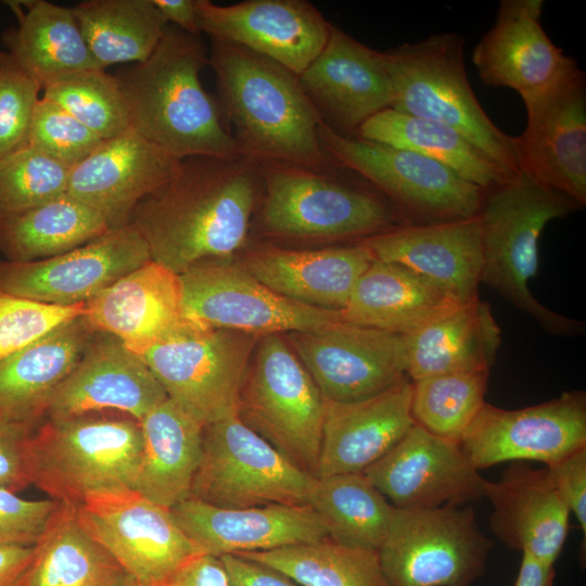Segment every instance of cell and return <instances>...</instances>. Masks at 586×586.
<instances>
[{"instance_id":"1","label":"cell","mask_w":586,"mask_h":586,"mask_svg":"<svg viewBox=\"0 0 586 586\" xmlns=\"http://www.w3.org/2000/svg\"><path fill=\"white\" fill-rule=\"evenodd\" d=\"M263 187L259 163L195 156L135 207L129 224L151 258L178 276L213 259H231L247 240Z\"/></svg>"},{"instance_id":"2","label":"cell","mask_w":586,"mask_h":586,"mask_svg":"<svg viewBox=\"0 0 586 586\" xmlns=\"http://www.w3.org/2000/svg\"><path fill=\"white\" fill-rule=\"evenodd\" d=\"M212 42L218 104L243 157L317 170L334 163L319 140L323 118L296 74L241 46Z\"/></svg>"},{"instance_id":"3","label":"cell","mask_w":586,"mask_h":586,"mask_svg":"<svg viewBox=\"0 0 586 586\" xmlns=\"http://www.w3.org/2000/svg\"><path fill=\"white\" fill-rule=\"evenodd\" d=\"M207 63L200 34L168 24L143 62L116 74L127 100L130 126L171 157H243L221 122V111L203 88Z\"/></svg>"},{"instance_id":"4","label":"cell","mask_w":586,"mask_h":586,"mask_svg":"<svg viewBox=\"0 0 586 586\" xmlns=\"http://www.w3.org/2000/svg\"><path fill=\"white\" fill-rule=\"evenodd\" d=\"M86 413L47 419L30 437L31 484L74 506L135 491L142 455L140 422Z\"/></svg>"},{"instance_id":"5","label":"cell","mask_w":586,"mask_h":586,"mask_svg":"<svg viewBox=\"0 0 586 586\" xmlns=\"http://www.w3.org/2000/svg\"><path fill=\"white\" fill-rule=\"evenodd\" d=\"M579 207L571 198L520 173L487 190L479 213L483 244L481 283L556 334L579 333L584 324L542 305L528 284L537 273L544 228L550 220Z\"/></svg>"},{"instance_id":"6","label":"cell","mask_w":586,"mask_h":586,"mask_svg":"<svg viewBox=\"0 0 586 586\" xmlns=\"http://www.w3.org/2000/svg\"><path fill=\"white\" fill-rule=\"evenodd\" d=\"M462 37L432 35L383 52L393 109L455 129L509 176L520 174L514 137L500 130L483 110L468 79Z\"/></svg>"},{"instance_id":"7","label":"cell","mask_w":586,"mask_h":586,"mask_svg":"<svg viewBox=\"0 0 586 586\" xmlns=\"http://www.w3.org/2000/svg\"><path fill=\"white\" fill-rule=\"evenodd\" d=\"M324 398L283 334L260 336L237 403L238 418L317 477Z\"/></svg>"},{"instance_id":"8","label":"cell","mask_w":586,"mask_h":586,"mask_svg":"<svg viewBox=\"0 0 586 586\" xmlns=\"http://www.w3.org/2000/svg\"><path fill=\"white\" fill-rule=\"evenodd\" d=\"M262 226L292 239L368 238L395 226L397 216L379 198L301 166L259 163Z\"/></svg>"},{"instance_id":"9","label":"cell","mask_w":586,"mask_h":586,"mask_svg":"<svg viewBox=\"0 0 586 586\" xmlns=\"http://www.w3.org/2000/svg\"><path fill=\"white\" fill-rule=\"evenodd\" d=\"M316 479L232 413L204 426L190 497L222 508L304 506Z\"/></svg>"},{"instance_id":"10","label":"cell","mask_w":586,"mask_h":586,"mask_svg":"<svg viewBox=\"0 0 586 586\" xmlns=\"http://www.w3.org/2000/svg\"><path fill=\"white\" fill-rule=\"evenodd\" d=\"M491 548L471 506L396 508L378 556L392 586H470Z\"/></svg>"},{"instance_id":"11","label":"cell","mask_w":586,"mask_h":586,"mask_svg":"<svg viewBox=\"0 0 586 586\" xmlns=\"http://www.w3.org/2000/svg\"><path fill=\"white\" fill-rule=\"evenodd\" d=\"M319 140L330 158L353 170L423 220L444 222L477 216L485 190L418 153L336 132L324 120Z\"/></svg>"},{"instance_id":"12","label":"cell","mask_w":586,"mask_h":586,"mask_svg":"<svg viewBox=\"0 0 586 586\" xmlns=\"http://www.w3.org/2000/svg\"><path fill=\"white\" fill-rule=\"evenodd\" d=\"M259 336L194 323L138 356L168 398L204 426L235 413Z\"/></svg>"},{"instance_id":"13","label":"cell","mask_w":586,"mask_h":586,"mask_svg":"<svg viewBox=\"0 0 586 586\" xmlns=\"http://www.w3.org/2000/svg\"><path fill=\"white\" fill-rule=\"evenodd\" d=\"M179 278L186 315L203 327L260 337L315 330L341 320L340 311L278 294L232 258L199 263Z\"/></svg>"},{"instance_id":"14","label":"cell","mask_w":586,"mask_h":586,"mask_svg":"<svg viewBox=\"0 0 586 586\" xmlns=\"http://www.w3.org/2000/svg\"><path fill=\"white\" fill-rule=\"evenodd\" d=\"M285 335L326 400L368 398L409 379L402 334L337 320Z\"/></svg>"},{"instance_id":"15","label":"cell","mask_w":586,"mask_h":586,"mask_svg":"<svg viewBox=\"0 0 586 586\" xmlns=\"http://www.w3.org/2000/svg\"><path fill=\"white\" fill-rule=\"evenodd\" d=\"M81 525L142 586H168L202 552L169 508L135 491L76 506Z\"/></svg>"},{"instance_id":"16","label":"cell","mask_w":586,"mask_h":586,"mask_svg":"<svg viewBox=\"0 0 586 586\" xmlns=\"http://www.w3.org/2000/svg\"><path fill=\"white\" fill-rule=\"evenodd\" d=\"M459 444L477 470L506 461L550 466L586 447L585 393L514 410L485 403Z\"/></svg>"},{"instance_id":"17","label":"cell","mask_w":586,"mask_h":586,"mask_svg":"<svg viewBox=\"0 0 586 586\" xmlns=\"http://www.w3.org/2000/svg\"><path fill=\"white\" fill-rule=\"evenodd\" d=\"M151 259L142 235L127 225L47 259L0 260V290L47 305L86 304Z\"/></svg>"},{"instance_id":"18","label":"cell","mask_w":586,"mask_h":586,"mask_svg":"<svg viewBox=\"0 0 586 586\" xmlns=\"http://www.w3.org/2000/svg\"><path fill=\"white\" fill-rule=\"evenodd\" d=\"M526 127L514 137L523 173L578 205L586 204V77L578 68L549 90L523 101Z\"/></svg>"},{"instance_id":"19","label":"cell","mask_w":586,"mask_h":586,"mask_svg":"<svg viewBox=\"0 0 586 586\" xmlns=\"http://www.w3.org/2000/svg\"><path fill=\"white\" fill-rule=\"evenodd\" d=\"M364 474L397 509L461 506L483 498V479L460 444L413 424Z\"/></svg>"},{"instance_id":"20","label":"cell","mask_w":586,"mask_h":586,"mask_svg":"<svg viewBox=\"0 0 586 586\" xmlns=\"http://www.w3.org/2000/svg\"><path fill=\"white\" fill-rule=\"evenodd\" d=\"M199 30L301 75L323 49L331 24L304 0H247L218 5L196 0Z\"/></svg>"},{"instance_id":"21","label":"cell","mask_w":586,"mask_h":586,"mask_svg":"<svg viewBox=\"0 0 586 586\" xmlns=\"http://www.w3.org/2000/svg\"><path fill=\"white\" fill-rule=\"evenodd\" d=\"M542 0H504L493 26L472 53L484 85L510 88L523 101L534 98L579 67L544 30Z\"/></svg>"},{"instance_id":"22","label":"cell","mask_w":586,"mask_h":586,"mask_svg":"<svg viewBox=\"0 0 586 586\" xmlns=\"http://www.w3.org/2000/svg\"><path fill=\"white\" fill-rule=\"evenodd\" d=\"M167 398L138 355L117 337L95 331L82 357L54 393L46 417L116 411L140 422Z\"/></svg>"},{"instance_id":"23","label":"cell","mask_w":586,"mask_h":586,"mask_svg":"<svg viewBox=\"0 0 586 586\" xmlns=\"http://www.w3.org/2000/svg\"><path fill=\"white\" fill-rule=\"evenodd\" d=\"M305 93L336 132L355 136L379 112L393 106L394 92L383 52L331 25L329 38L298 75Z\"/></svg>"},{"instance_id":"24","label":"cell","mask_w":586,"mask_h":586,"mask_svg":"<svg viewBox=\"0 0 586 586\" xmlns=\"http://www.w3.org/2000/svg\"><path fill=\"white\" fill-rule=\"evenodd\" d=\"M180 164L130 127L103 140L69 170L66 193L100 213L110 229L122 228L138 203L167 182Z\"/></svg>"},{"instance_id":"25","label":"cell","mask_w":586,"mask_h":586,"mask_svg":"<svg viewBox=\"0 0 586 586\" xmlns=\"http://www.w3.org/2000/svg\"><path fill=\"white\" fill-rule=\"evenodd\" d=\"M170 511L195 547L215 557L269 551L328 537L308 505L222 508L188 497Z\"/></svg>"},{"instance_id":"26","label":"cell","mask_w":586,"mask_h":586,"mask_svg":"<svg viewBox=\"0 0 586 586\" xmlns=\"http://www.w3.org/2000/svg\"><path fill=\"white\" fill-rule=\"evenodd\" d=\"M85 310L92 329L136 355L195 323L186 315L179 276L153 259L100 292Z\"/></svg>"},{"instance_id":"27","label":"cell","mask_w":586,"mask_h":586,"mask_svg":"<svg viewBox=\"0 0 586 586\" xmlns=\"http://www.w3.org/2000/svg\"><path fill=\"white\" fill-rule=\"evenodd\" d=\"M483 497L493 507L489 526L499 542L555 565L566 540L571 513L547 467L534 469L513 461L498 481L486 480Z\"/></svg>"},{"instance_id":"28","label":"cell","mask_w":586,"mask_h":586,"mask_svg":"<svg viewBox=\"0 0 586 586\" xmlns=\"http://www.w3.org/2000/svg\"><path fill=\"white\" fill-rule=\"evenodd\" d=\"M375 259L400 264L460 302L479 297L483 268L480 217L396 226L360 241Z\"/></svg>"},{"instance_id":"29","label":"cell","mask_w":586,"mask_h":586,"mask_svg":"<svg viewBox=\"0 0 586 586\" xmlns=\"http://www.w3.org/2000/svg\"><path fill=\"white\" fill-rule=\"evenodd\" d=\"M409 379L355 402L324 399L317 477L364 473L415 424Z\"/></svg>"},{"instance_id":"30","label":"cell","mask_w":586,"mask_h":586,"mask_svg":"<svg viewBox=\"0 0 586 586\" xmlns=\"http://www.w3.org/2000/svg\"><path fill=\"white\" fill-rule=\"evenodd\" d=\"M374 256L361 242L322 250L257 247L241 264L262 283L297 303L341 311Z\"/></svg>"},{"instance_id":"31","label":"cell","mask_w":586,"mask_h":586,"mask_svg":"<svg viewBox=\"0 0 586 586\" xmlns=\"http://www.w3.org/2000/svg\"><path fill=\"white\" fill-rule=\"evenodd\" d=\"M94 332L81 315L0 360V421L36 426Z\"/></svg>"},{"instance_id":"32","label":"cell","mask_w":586,"mask_h":586,"mask_svg":"<svg viewBox=\"0 0 586 586\" xmlns=\"http://www.w3.org/2000/svg\"><path fill=\"white\" fill-rule=\"evenodd\" d=\"M460 303L413 270L374 259L358 279L340 316L345 322L406 335Z\"/></svg>"},{"instance_id":"33","label":"cell","mask_w":586,"mask_h":586,"mask_svg":"<svg viewBox=\"0 0 586 586\" xmlns=\"http://www.w3.org/2000/svg\"><path fill=\"white\" fill-rule=\"evenodd\" d=\"M404 336L410 381L456 372L489 371L501 342L489 305L479 297L460 303Z\"/></svg>"},{"instance_id":"34","label":"cell","mask_w":586,"mask_h":586,"mask_svg":"<svg viewBox=\"0 0 586 586\" xmlns=\"http://www.w3.org/2000/svg\"><path fill=\"white\" fill-rule=\"evenodd\" d=\"M140 426L142 455L135 492L170 509L190 497L202 458L204 425L167 398Z\"/></svg>"},{"instance_id":"35","label":"cell","mask_w":586,"mask_h":586,"mask_svg":"<svg viewBox=\"0 0 586 586\" xmlns=\"http://www.w3.org/2000/svg\"><path fill=\"white\" fill-rule=\"evenodd\" d=\"M23 4L26 11L12 4L20 22L17 28L4 34L3 41L7 51L42 88L71 73L103 68L90 52L72 9L43 0Z\"/></svg>"},{"instance_id":"36","label":"cell","mask_w":586,"mask_h":586,"mask_svg":"<svg viewBox=\"0 0 586 586\" xmlns=\"http://www.w3.org/2000/svg\"><path fill=\"white\" fill-rule=\"evenodd\" d=\"M355 136L418 153L450 168L485 191L511 178L455 129L393 107L370 117Z\"/></svg>"},{"instance_id":"37","label":"cell","mask_w":586,"mask_h":586,"mask_svg":"<svg viewBox=\"0 0 586 586\" xmlns=\"http://www.w3.org/2000/svg\"><path fill=\"white\" fill-rule=\"evenodd\" d=\"M109 230L100 213L65 193L0 216V251L9 262L42 260L81 246Z\"/></svg>"},{"instance_id":"38","label":"cell","mask_w":586,"mask_h":586,"mask_svg":"<svg viewBox=\"0 0 586 586\" xmlns=\"http://www.w3.org/2000/svg\"><path fill=\"white\" fill-rule=\"evenodd\" d=\"M125 574L81 525L76 506L60 502L36 545L28 586H114Z\"/></svg>"},{"instance_id":"39","label":"cell","mask_w":586,"mask_h":586,"mask_svg":"<svg viewBox=\"0 0 586 586\" xmlns=\"http://www.w3.org/2000/svg\"><path fill=\"white\" fill-rule=\"evenodd\" d=\"M72 11L99 65L145 61L168 25L153 0H88Z\"/></svg>"},{"instance_id":"40","label":"cell","mask_w":586,"mask_h":586,"mask_svg":"<svg viewBox=\"0 0 586 586\" xmlns=\"http://www.w3.org/2000/svg\"><path fill=\"white\" fill-rule=\"evenodd\" d=\"M308 505L320 518L330 539L375 551L396 510L364 473L317 477Z\"/></svg>"},{"instance_id":"41","label":"cell","mask_w":586,"mask_h":586,"mask_svg":"<svg viewBox=\"0 0 586 586\" xmlns=\"http://www.w3.org/2000/svg\"><path fill=\"white\" fill-rule=\"evenodd\" d=\"M239 556L277 569L301 586H392L378 551L348 547L329 537Z\"/></svg>"},{"instance_id":"42","label":"cell","mask_w":586,"mask_h":586,"mask_svg":"<svg viewBox=\"0 0 586 586\" xmlns=\"http://www.w3.org/2000/svg\"><path fill=\"white\" fill-rule=\"evenodd\" d=\"M488 372H456L411 381L415 423L459 444L486 403Z\"/></svg>"},{"instance_id":"43","label":"cell","mask_w":586,"mask_h":586,"mask_svg":"<svg viewBox=\"0 0 586 586\" xmlns=\"http://www.w3.org/2000/svg\"><path fill=\"white\" fill-rule=\"evenodd\" d=\"M43 98L73 115L101 139L128 130L126 97L115 75L90 68L59 77L43 86Z\"/></svg>"},{"instance_id":"44","label":"cell","mask_w":586,"mask_h":586,"mask_svg":"<svg viewBox=\"0 0 586 586\" xmlns=\"http://www.w3.org/2000/svg\"><path fill=\"white\" fill-rule=\"evenodd\" d=\"M69 168L26 144L0 157V216L22 212L67 191Z\"/></svg>"},{"instance_id":"45","label":"cell","mask_w":586,"mask_h":586,"mask_svg":"<svg viewBox=\"0 0 586 586\" xmlns=\"http://www.w3.org/2000/svg\"><path fill=\"white\" fill-rule=\"evenodd\" d=\"M92 130L54 102L41 98L37 104L27 144L72 169L101 143Z\"/></svg>"},{"instance_id":"46","label":"cell","mask_w":586,"mask_h":586,"mask_svg":"<svg viewBox=\"0 0 586 586\" xmlns=\"http://www.w3.org/2000/svg\"><path fill=\"white\" fill-rule=\"evenodd\" d=\"M41 82L0 49V157L27 144Z\"/></svg>"},{"instance_id":"47","label":"cell","mask_w":586,"mask_h":586,"mask_svg":"<svg viewBox=\"0 0 586 586\" xmlns=\"http://www.w3.org/2000/svg\"><path fill=\"white\" fill-rule=\"evenodd\" d=\"M85 313V304L47 305L0 290V360Z\"/></svg>"},{"instance_id":"48","label":"cell","mask_w":586,"mask_h":586,"mask_svg":"<svg viewBox=\"0 0 586 586\" xmlns=\"http://www.w3.org/2000/svg\"><path fill=\"white\" fill-rule=\"evenodd\" d=\"M59 504L53 499L28 500L0 489V546H36Z\"/></svg>"},{"instance_id":"49","label":"cell","mask_w":586,"mask_h":586,"mask_svg":"<svg viewBox=\"0 0 586 586\" xmlns=\"http://www.w3.org/2000/svg\"><path fill=\"white\" fill-rule=\"evenodd\" d=\"M35 426L0 421V489L31 485L30 437Z\"/></svg>"},{"instance_id":"50","label":"cell","mask_w":586,"mask_h":586,"mask_svg":"<svg viewBox=\"0 0 586 586\" xmlns=\"http://www.w3.org/2000/svg\"><path fill=\"white\" fill-rule=\"evenodd\" d=\"M552 481L573 513L583 532V547L586 538V447L568 457L546 466Z\"/></svg>"},{"instance_id":"51","label":"cell","mask_w":586,"mask_h":586,"mask_svg":"<svg viewBox=\"0 0 586 586\" xmlns=\"http://www.w3.org/2000/svg\"><path fill=\"white\" fill-rule=\"evenodd\" d=\"M228 575L229 586H301L269 565L239 555L219 557Z\"/></svg>"},{"instance_id":"52","label":"cell","mask_w":586,"mask_h":586,"mask_svg":"<svg viewBox=\"0 0 586 586\" xmlns=\"http://www.w3.org/2000/svg\"><path fill=\"white\" fill-rule=\"evenodd\" d=\"M168 586H229V579L219 557L202 553L190 560Z\"/></svg>"},{"instance_id":"53","label":"cell","mask_w":586,"mask_h":586,"mask_svg":"<svg viewBox=\"0 0 586 586\" xmlns=\"http://www.w3.org/2000/svg\"><path fill=\"white\" fill-rule=\"evenodd\" d=\"M36 546H0V586H28Z\"/></svg>"},{"instance_id":"54","label":"cell","mask_w":586,"mask_h":586,"mask_svg":"<svg viewBox=\"0 0 586 586\" xmlns=\"http://www.w3.org/2000/svg\"><path fill=\"white\" fill-rule=\"evenodd\" d=\"M167 23L199 35L196 0H153Z\"/></svg>"},{"instance_id":"55","label":"cell","mask_w":586,"mask_h":586,"mask_svg":"<svg viewBox=\"0 0 586 586\" xmlns=\"http://www.w3.org/2000/svg\"><path fill=\"white\" fill-rule=\"evenodd\" d=\"M521 562L514 586H553L555 566L545 564L528 553H521Z\"/></svg>"},{"instance_id":"56","label":"cell","mask_w":586,"mask_h":586,"mask_svg":"<svg viewBox=\"0 0 586 586\" xmlns=\"http://www.w3.org/2000/svg\"><path fill=\"white\" fill-rule=\"evenodd\" d=\"M114 586H142L132 576L125 574V576Z\"/></svg>"}]
</instances>
